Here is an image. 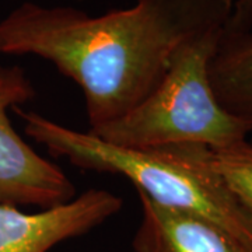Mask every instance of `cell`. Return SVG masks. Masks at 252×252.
<instances>
[{"instance_id":"cell-6","label":"cell","mask_w":252,"mask_h":252,"mask_svg":"<svg viewBox=\"0 0 252 252\" xmlns=\"http://www.w3.org/2000/svg\"><path fill=\"white\" fill-rule=\"evenodd\" d=\"M142 221L135 252H252V247L206 217L164 206L137 190Z\"/></svg>"},{"instance_id":"cell-3","label":"cell","mask_w":252,"mask_h":252,"mask_svg":"<svg viewBox=\"0 0 252 252\" xmlns=\"http://www.w3.org/2000/svg\"><path fill=\"white\" fill-rule=\"evenodd\" d=\"M223 28L182 44L172 54L160 84L139 105L89 132L125 149L175 143L221 149L247 140L252 126L219 104L209 79V62Z\"/></svg>"},{"instance_id":"cell-1","label":"cell","mask_w":252,"mask_h":252,"mask_svg":"<svg viewBox=\"0 0 252 252\" xmlns=\"http://www.w3.org/2000/svg\"><path fill=\"white\" fill-rule=\"evenodd\" d=\"M234 0H137L90 16L23 3L0 21V54L35 55L83 91L90 130L124 117L160 84L187 41L224 27Z\"/></svg>"},{"instance_id":"cell-8","label":"cell","mask_w":252,"mask_h":252,"mask_svg":"<svg viewBox=\"0 0 252 252\" xmlns=\"http://www.w3.org/2000/svg\"><path fill=\"white\" fill-rule=\"evenodd\" d=\"M212 164L245 215L252 221V144L212 149Z\"/></svg>"},{"instance_id":"cell-4","label":"cell","mask_w":252,"mask_h":252,"mask_svg":"<svg viewBox=\"0 0 252 252\" xmlns=\"http://www.w3.org/2000/svg\"><path fill=\"white\" fill-rule=\"evenodd\" d=\"M35 93L23 67L0 64V205L46 209L76 196L62 168L36 153L11 125L9 109L27 104Z\"/></svg>"},{"instance_id":"cell-2","label":"cell","mask_w":252,"mask_h":252,"mask_svg":"<svg viewBox=\"0 0 252 252\" xmlns=\"http://www.w3.org/2000/svg\"><path fill=\"white\" fill-rule=\"evenodd\" d=\"M13 111L21 118L26 135L55 157L81 170L122 175L154 202L206 217L252 247V221L215 170L210 147L175 143L125 149L34 111Z\"/></svg>"},{"instance_id":"cell-9","label":"cell","mask_w":252,"mask_h":252,"mask_svg":"<svg viewBox=\"0 0 252 252\" xmlns=\"http://www.w3.org/2000/svg\"><path fill=\"white\" fill-rule=\"evenodd\" d=\"M250 30H252V0H235L224 31L245 32Z\"/></svg>"},{"instance_id":"cell-7","label":"cell","mask_w":252,"mask_h":252,"mask_svg":"<svg viewBox=\"0 0 252 252\" xmlns=\"http://www.w3.org/2000/svg\"><path fill=\"white\" fill-rule=\"evenodd\" d=\"M209 79L219 104L252 126V30L223 28L209 62Z\"/></svg>"},{"instance_id":"cell-5","label":"cell","mask_w":252,"mask_h":252,"mask_svg":"<svg viewBox=\"0 0 252 252\" xmlns=\"http://www.w3.org/2000/svg\"><path fill=\"white\" fill-rule=\"evenodd\" d=\"M122 205V199L107 189H89L36 213L0 205V252H49L55 245L101 225Z\"/></svg>"}]
</instances>
